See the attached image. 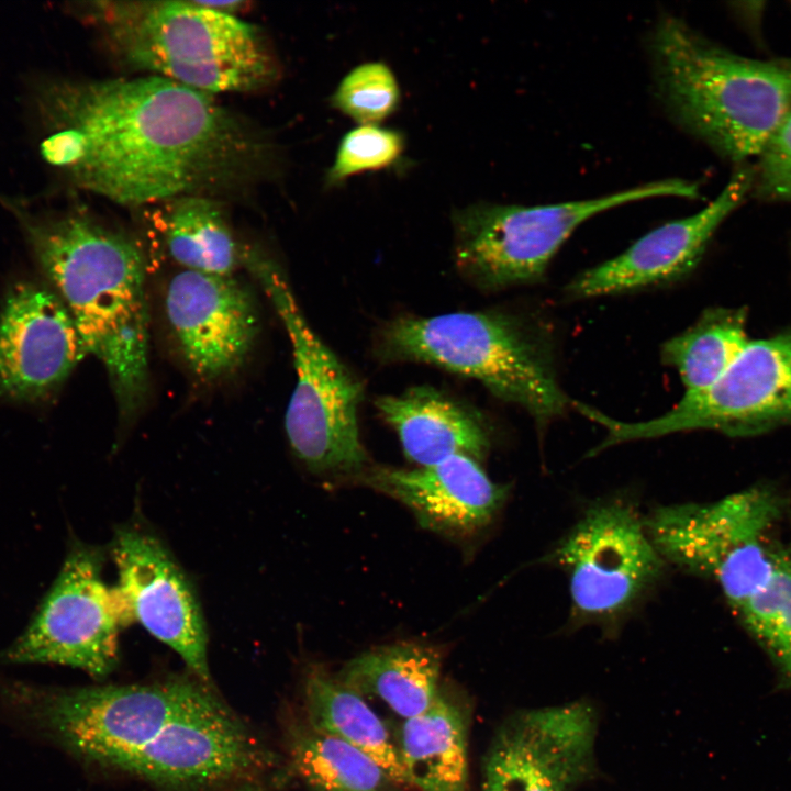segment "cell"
I'll use <instances>...</instances> for the list:
<instances>
[{
	"mask_svg": "<svg viewBox=\"0 0 791 791\" xmlns=\"http://www.w3.org/2000/svg\"><path fill=\"white\" fill-rule=\"evenodd\" d=\"M43 157L81 189L148 207L238 185L268 143L212 94L141 75L42 87Z\"/></svg>",
	"mask_w": 791,
	"mask_h": 791,
	"instance_id": "obj_1",
	"label": "cell"
},
{
	"mask_svg": "<svg viewBox=\"0 0 791 791\" xmlns=\"http://www.w3.org/2000/svg\"><path fill=\"white\" fill-rule=\"evenodd\" d=\"M3 698L78 759L166 788L242 784L269 764L254 734L197 678L71 689L13 682Z\"/></svg>",
	"mask_w": 791,
	"mask_h": 791,
	"instance_id": "obj_2",
	"label": "cell"
},
{
	"mask_svg": "<svg viewBox=\"0 0 791 791\" xmlns=\"http://www.w3.org/2000/svg\"><path fill=\"white\" fill-rule=\"evenodd\" d=\"M86 353L104 366L123 419L148 390V310L140 244L80 211L33 215L9 203Z\"/></svg>",
	"mask_w": 791,
	"mask_h": 791,
	"instance_id": "obj_3",
	"label": "cell"
},
{
	"mask_svg": "<svg viewBox=\"0 0 791 791\" xmlns=\"http://www.w3.org/2000/svg\"><path fill=\"white\" fill-rule=\"evenodd\" d=\"M650 44L670 115L731 160L757 157L791 112V62L732 53L673 16L660 19Z\"/></svg>",
	"mask_w": 791,
	"mask_h": 791,
	"instance_id": "obj_4",
	"label": "cell"
},
{
	"mask_svg": "<svg viewBox=\"0 0 791 791\" xmlns=\"http://www.w3.org/2000/svg\"><path fill=\"white\" fill-rule=\"evenodd\" d=\"M89 12L118 56L143 75L212 96L256 91L279 78L256 26L197 0L99 1Z\"/></svg>",
	"mask_w": 791,
	"mask_h": 791,
	"instance_id": "obj_5",
	"label": "cell"
},
{
	"mask_svg": "<svg viewBox=\"0 0 791 791\" xmlns=\"http://www.w3.org/2000/svg\"><path fill=\"white\" fill-rule=\"evenodd\" d=\"M378 354L476 379L495 397L523 408L539 426L571 405L557 382L544 336L509 313L399 316L381 328Z\"/></svg>",
	"mask_w": 791,
	"mask_h": 791,
	"instance_id": "obj_6",
	"label": "cell"
},
{
	"mask_svg": "<svg viewBox=\"0 0 791 791\" xmlns=\"http://www.w3.org/2000/svg\"><path fill=\"white\" fill-rule=\"evenodd\" d=\"M243 261L291 343L297 381L285 430L293 453L315 474L361 475L367 461L358 426L361 382L311 328L279 265L253 248L244 250Z\"/></svg>",
	"mask_w": 791,
	"mask_h": 791,
	"instance_id": "obj_7",
	"label": "cell"
},
{
	"mask_svg": "<svg viewBox=\"0 0 791 791\" xmlns=\"http://www.w3.org/2000/svg\"><path fill=\"white\" fill-rule=\"evenodd\" d=\"M677 197L695 199L699 187L672 178L599 198L541 205L475 203L452 216L453 258L468 282L500 290L543 278L552 258L590 218L634 201Z\"/></svg>",
	"mask_w": 791,
	"mask_h": 791,
	"instance_id": "obj_8",
	"label": "cell"
},
{
	"mask_svg": "<svg viewBox=\"0 0 791 791\" xmlns=\"http://www.w3.org/2000/svg\"><path fill=\"white\" fill-rule=\"evenodd\" d=\"M783 512L781 494L756 484L714 502L660 506L645 525L665 561L714 581L736 610L771 576Z\"/></svg>",
	"mask_w": 791,
	"mask_h": 791,
	"instance_id": "obj_9",
	"label": "cell"
},
{
	"mask_svg": "<svg viewBox=\"0 0 791 791\" xmlns=\"http://www.w3.org/2000/svg\"><path fill=\"white\" fill-rule=\"evenodd\" d=\"M576 410L606 431L590 455L628 441L678 432L709 430L746 437L791 425V332L749 341L714 383L684 392L658 417L623 422L582 403Z\"/></svg>",
	"mask_w": 791,
	"mask_h": 791,
	"instance_id": "obj_10",
	"label": "cell"
},
{
	"mask_svg": "<svg viewBox=\"0 0 791 791\" xmlns=\"http://www.w3.org/2000/svg\"><path fill=\"white\" fill-rule=\"evenodd\" d=\"M101 571L97 548L71 545L51 589L3 659L70 666L93 677L111 672L118 661L119 632L132 619Z\"/></svg>",
	"mask_w": 791,
	"mask_h": 791,
	"instance_id": "obj_11",
	"label": "cell"
},
{
	"mask_svg": "<svg viewBox=\"0 0 791 791\" xmlns=\"http://www.w3.org/2000/svg\"><path fill=\"white\" fill-rule=\"evenodd\" d=\"M575 613L608 621L626 613L658 580L664 558L645 519L623 501L590 508L556 547Z\"/></svg>",
	"mask_w": 791,
	"mask_h": 791,
	"instance_id": "obj_12",
	"label": "cell"
},
{
	"mask_svg": "<svg viewBox=\"0 0 791 791\" xmlns=\"http://www.w3.org/2000/svg\"><path fill=\"white\" fill-rule=\"evenodd\" d=\"M598 712L587 700L528 709L497 729L482 766L483 791H575L597 777Z\"/></svg>",
	"mask_w": 791,
	"mask_h": 791,
	"instance_id": "obj_13",
	"label": "cell"
},
{
	"mask_svg": "<svg viewBox=\"0 0 791 791\" xmlns=\"http://www.w3.org/2000/svg\"><path fill=\"white\" fill-rule=\"evenodd\" d=\"M112 556L132 621L174 649L196 678L211 686L207 633L194 592L164 545L138 528H120Z\"/></svg>",
	"mask_w": 791,
	"mask_h": 791,
	"instance_id": "obj_14",
	"label": "cell"
},
{
	"mask_svg": "<svg viewBox=\"0 0 791 791\" xmlns=\"http://www.w3.org/2000/svg\"><path fill=\"white\" fill-rule=\"evenodd\" d=\"M86 350L58 296L34 282L15 283L0 312V398L49 396Z\"/></svg>",
	"mask_w": 791,
	"mask_h": 791,
	"instance_id": "obj_15",
	"label": "cell"
},
{
	"mask_svg": "<svg viewBox=\"0 0 791 791\" xmlns=\"http://www.w3.org/2000/svg\"><path fill=\"white\" fill-rule=\"evenodd\" d=\"M753 168L737 169L699 212L667 222L620 255L578 275L566 288L573 298H593L669 283L690 274L712 236L753 188Z\"/></svg>",
	"mask_w": 791,
	"mask_h": 791,
	"instance_id": "obj_16",
	"label": "cell"
},
{
	"mask_svg": "<svg viewBox=\"0 0 791 791\" xmlns=\"http://www.w3.org/2000/svg\"><path fill=\"white\" fill-rule=\"evenodd\" d=\"M165 310L187 365L204 380L239 367L258 332L254 300L232 276L183 269L168 283Z\"/></svg>",
	"mask_w": 791,
	"mask_h": 791,
	"instance_id": "obj_17",
	"label": "cell"
},
{
	"mask_svg": "<svg viewBox=\"0 0 791 791\" xmlns=\"http://www.w3.org/2000/svg\"><path fill=\"white\" fill-rule=\"evenodd\" d=\"M360 478L403 503L422 526L449 535H470L486 527L506 497L478 460L466 455L414 469L368 468Z\"/></svg>",
	"mask_w": 791,
	"mask_h": 791,
	"instance_id": "obj_18",
	"label": "cell"
},
{
	"mask_svg": "<svg viewBox=\"0 0 791 791\" xmlns=\"http://www.w3.org/2000/svg\"><path fill=\"white\" fill-rule=\"evenodd\" d=\"M375 406L397 432L405 456L420 467L456 455L479 461L490 447L479 415L432 386H414L379 397Z\"/></svg>",
	"mask_w": 791,
	"mask_h": 791,
	"instance_id": "obj_19",
	"label": "cell"
},
{
	"mask_svg": "<svg viewBox=\"0 0 791 791\" xmlns=\"http://www.w3.org/2000/svg\"><path fill=\"white\" fill-rule=\"evenodd\" d=\"M441 650L400 642L369 649L347 661L337 678L363 697H376L404 720L426 711L439 694Z\"/></svg>",
	"mask_w": 791,
	"mask_h": 791,
	"instance_id": "obj_20",
	"label": "cell"
},
{
	"mask_svg": "<svg viewBox=\"0 0 791 791\" xmlns=\"http://www.w3.org/2000/svg\"><path fill=\"white\" fill-rule=\"evenodd\" d=\"M399 751L419 791L468 790V718L456 700L439 692L426 711L406 718Z\"/></svg>",
	"mask_w": 791,
	"mask_h": 791,
	"instance_id": "obj_21",
	"label": "cell"
},
{
	"mask_svg": "<svg viewBox=\"0 0 791 791\" xmlns=\"http://www.w3.org/2000/svg\"><path fill=\"white\" fill-rule=\"evenodd\" d=\"M304 703L308 724L361 750L398 786H410L399 747L360 693L314 666L305 676Z\"/></svg>",
	"mask_w": 791,
	"mask_h": 791,
	"instance_id": "obj_22",
	"label": "cell"
},
{
	"mask_svg": "<svg viewBox=\"0 0 791 791\" xmlns=\"http://www.w3.org/2000/svg\"><path fill=\"white\" fill-rule=\"evenodd\" d=\"M155 205L167 250L186 270L231 276L243 261L244 248L222 205L211 196H182Z\"/></svg>",
	"mask_w": 791,
	"mask_h": 791,
	"instance_id": "obj_23",
	"label": "cell"
},
{
	"mask_svg": "<svg viewBox=\"0 0 791 791\" xmlns=\"http://www.w3.org/2000/svg\"><path fill=\"white\" fill-rule=\"evenodd\" d=\"M749 343L744 309H708L698 321L661 347V359L673 367L686 392L714 383Z\"/></svg>",
	"mask_w": 791,
	"mask_h": 791,
	"instance_id": "obj_24",
	"label": "cell"
},
{
	"mask_svg": "<svg viewBox=\"0 0 791 791\" xmlns=\"http://www.w3.org/2000/svg\"><path fill=\"white\" fill-rule=\"evenodd\" d=\"M288 749L311 791H396L398 786L361 750L308 723L289 729Z\"/></svg>",
	"mask_w": 791,
	"mask_h": 791,
	"instance_id": "obj_25",
	"label": "cell"
},
{
	"mask_svg": "<svg viewBox=\"0 0 791 791\" xmlns=\"http://www.w3.org/2000/svg\"><path fill=\"white\" fill-rule=\"evenodd\" d=\"M734 611L773 664L779 686L791 689V541L779 542L770 578Z\"/></svg>",
	"mask_w": 791,
	"mask_h": 791,
	"instance_id": "obj_26",
	"label": "cell"
},
{
	"mask_svg": "<svg viewBox=\"0 0 791 791\" xmlns=\"http://www.w3.org/2000/svg\"><path fill=\"white\" fill-rule=\"evenodd\" d=\"M401 91L392 69L367 62L350 69L330 98L331 105L358 125H380L400 105Z\"/></svg>",
	"mask_w": 791,
	"mask_h": 791,
	"instance_id": "obj_27",
	"label": "cell"
},
{
	"mask_svg": "<svg viewBox=\"0 0 791 791\" xmlns=\"http://www.w3.org/2000/svg\"><path fill=\"white\" fill-rule=\"evenodd\" d=\"M404 151L401 132L381 125H357L341 140L325 174V187L335 188L356 175L393 167Z\"/></svg>",
	"mask_w": 791,
	"mask_h": 791,
	"instance_id": "obj_28",
	"label": "cell"
},
{
	"mask_svg": "<svg viewBox=\"0 0 791 791\" xmlns=\"http://www.w3.org/2000/svg\"><path fill=\"white\" fill-rule=\"evenodd\" d=\"M753 188L762 199L791 202V112L771 135L753 168Z\"/></svg>",
	"mask_w": 791,
	"mask_h": 791,
	"instance_id": "obj_29",
	"label": "cell"
},
{
	"mask_svg": "<svg viewBox=\"0 0 791 791\" xmlns=\"http://www.w3.org/2000/svg\"><path fill=\"white\" fill-rule=\"evenodd\" d=\"M198 3L201 5L231 15H236L237 13L245 11L248 2L241 1V0H230V1H205V0H197Z\"/></svg>",
	"mask_w": 791,
	"mask_h": 791,
	"instance_id": "obj_30",
	"label": "cell"
},
{
	"mask_svg": "<svg viewBox=\"0 0 791 791\" xmlns=\"http://www.w3.org/2000/svg\"><path fill=\"white\" fill-rule=\"evenodd\" d=\"M237 791H265L261 786H259L257 782H247L239 786Z\"/></svg>",
	"mask_w": 791,
	"mask_h": 791,
	"instance_id": "obj_31",
	"label": "cell"
}]
</instances>
